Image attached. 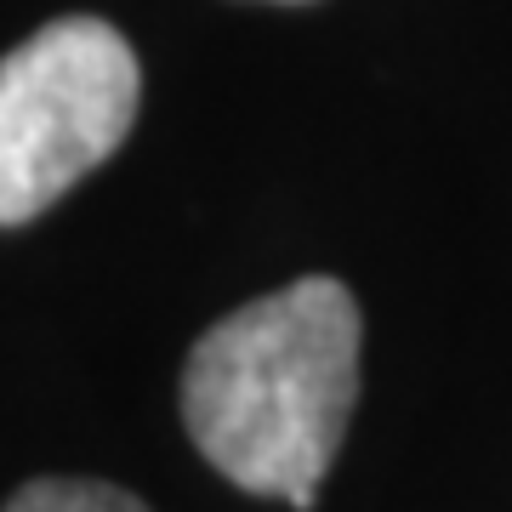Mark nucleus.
Instances as JSON below:
<instances>
[{"label":"nucleus","instance_id":"1","mask_svg":"<svg viewBox=\"0 0 512 512\" xmlns=\"http://www.w3.org/2000/svg\"><path fill=\"white\" fill-rule=\"evenodd\" d=\"M359 399V302L308 274L205 330L183 370V421L228 484L319 507Z\"/></svg>","mask_w":512,"mask_h":512},{"label":"nucleus","instance_id":"4","mask_svg":"<svg viewBox=\"0 0 512 512\" xmlns=\"http://www.w3.org/2000/svg\"><path fill=\"white\" fill-rule=\"evenodd\" d=\"M291 6H302V0H291Z\"/></svg>","mask_w":512,"mask_h":512},{"label":"nucleus","instance_id":"3","mask_svg":"<svg viewBox=\"0 0 512 512\" xmlns=\"http://www.w3.org/2000/svg\"><path fill=\"white\" fill-rule=\"evenodd\" d=\"M6 512H148V507L131 490L97 484V478H35L6 501Z\"/></svg>","mask_w":512,"mask_h":512},{"label":"nucleus","instance_id":"2","mask_svg":"<svg viewBox=\"0 0 512 512\" xmlns=\"http://www.w3.org/2000/svg\"><path fill=\"white\" fill-rule=\"evenodd\" d=\"M143 69L103 18H57L0 63V222L23 228L126 143Z\"/></svg>","mask_w":512,"mask_h":512}]
</instances>
